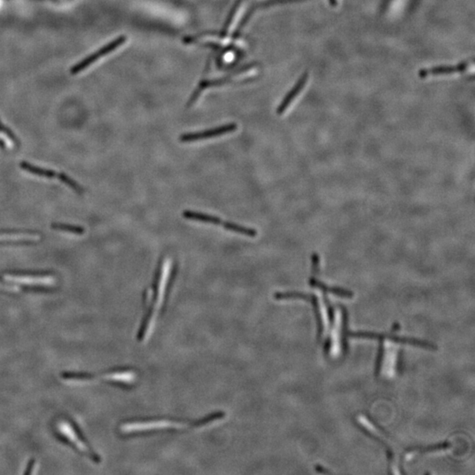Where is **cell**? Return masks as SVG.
Segmentation results:
<instances>
[{"label": "cell", "instance_id": "1", "mask_svg": "<svg viewBox=\"0 0 475 475\" xmlns=\"http://www.w3.org/2000/svg\"><path fill=\"white\" fill-rule=\"evenodd\" d=\"M57 429L61 438L73 445L79 452L83 453L86 456L90 458L96 463L100 462V457L91 449L90 445L87 444L83 435L80 433L79 429L73 425L72 422L66 420H61L57 423Z\"/></svg>", "mask_w": 475, "mask_h": 475}, {"label": "cell", "instance_id": "2", "mask_svg": "<svg viewBox=\"0 0 475 475\" xmlns=\"http://www.w3.org/2000/svg\"><path fill=\"white\" fill-rule=\"evenodd\" d=\"M126 41H127V37L124 35H121L120 37L115 39L112 42L98 49L96 52L92 54L89 57L84 58L83 60L80 61L79 63L74 65L71 70V72L72 74H77L79 72H83L84 70L88 68L91 64H95V62H97L100 58L108 56L110 53L120 48L122 44H124Z\"/></svg>", "mask_w": 475, "mask_h": 475}, {"label": "cell", "instance_id": "3", "mask_svg": "<svg viewBox=\"0 0 475 475\" xmlns=\"http://www.w3.org/2000/svg\"><path fill=\"white\" fill-rule=\"evenodd\" d=\"M50 275L48 272H11L5 273L4 278L8 282L25 283V286H35L50 282Z\"/></svg>", "mask_w": 475, "mask_h": 475}, {"label": "cell", "instance_id": "4", "mask_svg": "<svg viewBox=\"0 0 475 475\" xmlns=\"http://www.w3.org/2000/svg\"><path fill=\"white\" fill-rule=\"evenodd\" d=\"M238 128V125L235 123H229V124L223 125L219 126L217 128H211L202 132H195V133H186L180 136V141L182 143H189V142H196L199 140L209 139L212 138L214 136H222L226 135L228 133L234 132Z\"/></svg>", "mask_w": 475, "mask_h": 475}, {"label": "cell", "instance_id": "5", "mask_svg": "<svg viewBox=\"0 0 475 475\" xmlns=\"http://www.w3.org/2000/svg\"><path fill=\"white\" fill-rule=\"evenodd\" d=\"M309 283L311 286L315 288V289L321 290V291H323V293H331V294L336 295V296L342 297V298H351L354 297V293L351 290H348L346 289H343V288H339V287L328 286L327 284H325L324 283L316 279L315 275H313V276L310 278Z\"/></svg>", "mask_w": 475, "mask_h": 475}, {"label": "cell", "instance_id": "6", "mask_svg": "<svg viewBox=\"0 0 475 475\" xmlns=\"http://www.w3.org/2000/svg\"><path fill=\"white\" fill-rule=\"evenodd\" d=\"M183 218L189 220H195L198 222L206 223V224H211L214 226H222L223 220L219 219V217L216 216L210 215L203 212H197V211H184L182 213Z\"/></svg>", "mask_w": 475, "mask_h": 475}, {"label": "cell", "instance_id": "7", "mask_svg": "<svg viewBox=\"0 0 475 475\" xmlns=\"http://www.w3.org/2000/svg\"><path fill=\"white\" fill-rule=\"evenodd\" d=\"M222 226L226 230L230 231V232H233V233H235V234L245 235V236H247V237H255L257 234H258L257 231L254 230L253 228L243 227V226H240V225H238V224H235V223L229 222V221H223Z\"/></svg>", "mask_w": 475, "mask_h": 475}, {"label": "cell", "instance_id": "8", "mask_svg": "<svg viewBox=\"0 0 475 475\" xmlns=\"http://www.w3.org/2000/svg\"><path fill=\"white\" fill-rule=\"evenodd\" d=\"M20 167L24 171L28 172L29 174H34V175L40 176V177L53 178L56 176V172H54L52 170L38 167V166L32 165L30 163L25 162V161L20 163Z\"/></svg>", "mask_w": 475, "mask_h": 475}, {"label": "cell", "instance_id": "9", "mask_svg": "<svg viewBox=\"0 0 475 475\" xmlns=\"http://www.w3.org/2000/svg\"><path fill=\"white\" fill-rule=\"evenodd\" d=\"M316 295L306 294L303 292H276L274 297L276 300H288V299H301L305 301L312 302Z\"/></svg>", "mask_w": 475, "mask_h": 475}, {"label": "cell", "instance_id": "10", "mask_svg": "<svg viewBox=\"0 0 475 475\" xmlns=\"http://www.w3.org/2000/svg\"><path fill=\"white\" fill-rule=\"evenodd\" d=\"M38 238V234L34 232H24V231H4L0 232V239L1 238H7L9 239H13L16 238Z\"/></svg>", "mask_w": 475, "mask_h": 475}, {"label": "cell", "instance_id": "11", "mask_svg": "<svg viewBox=\"0 0 475 475\" xmlns=\"http://www.w3.org/2000/svg\"><path fill=\"white\" fill-rule=\"evenodd\" d=\"M52 228L54 230L61 231V232H65V233H70V234H79V235L85 233V229L83 227L72 226V225H66V224H53Z\"/></svg>", "mask_w": 475, "mask_h": 475}, {"label": "cell", "instance_id": "12", "mask_svg": "<svg viewBox=\"0 0 475 475\" xmlns=\"http://www.w3.org/2000/svg\"><path fill=\"white\" fill-rule=\"evenodd\" d=\"M451 447V444L448 442L438 444V445H431L428 447H416V448H408L406 450L407 453H411V452H420V453H428V452H436V451H440V450H445Z\"/></svg>", "mask_w": 475, "mask_h": 475}, {"label": "cell", "instance_id": "13", "mask_svg": "<svg viewBox=\"0 0 475 475\" xmlns=\"http://www.w3.org/2000/svg\"><path fill=\"white\" fill-rule=\"evenodd\" d=\"M58 178H59V180H60L63 183L67 185L70 189H72V190L75 191L77 194H79V195L83 194V188H82L78 182H76L74 180H72V178L68 176L67 174L61 173V174L58 175Z\"/></svg>", "mask_w": 475, "mask_h": 475}, {"label": "cell", "instance_id": "14", "mask_svg": "<svg viewBox=\"0 0 475 475\" xmlns=\"http://www.w3.org/2000/svg\"><path fill=\"white\" fill-rule=\"evenodd\" d=\"M392 351H388V356H387V362H386V374L388 375L389 377H392V375L395 372L396 364H397V354L396 351L392 348Z\"/></svg>", "mask_w": 475, "mask_h": 475}, {"label": "cell", "instance_id": "15", "mask_svg": "<svg viewBox=\"0 0 475 475\" xmlns=\"http://www.w3.org/2000/svg\"><path fill=\"white\" fill-rule=\"evenodd\" d=\"M312 268L313 275H316L320 271V257L317 253H313L312 256Z\"/></svg>", "mask_w": 475, "mask_h": 475}, {"label": "cell", "instance_id": "16", "mask_svg": "<svg viewBox=\"0 0 475 475\" xmlns=\"http://www.w3.org/2000/svg\"><path fill=\"white\" fill-rule=\"evenodd\" d=\"M0 131L3 132L4 133L6 136L10 138V139L12 140L14 143H19V140L17 139L15 135L11 132V129H9L7 127H5L4 124H2V122L0 121Z\"/></svg>", "mask_w": 475, "mask_h": 475}, {"label": "cell", "instance_id": "17", "mask_svg": "<svg viewBox=\"0 0 475 475\" xmlns=\"http://www.w3.org/2000/svg\"><path fill=\"white\" fill-rule=\"evenodd\" d=\"M34 467H35V461L34 460H30V462L27 465L26 467V471L24 472V475H31L33 473V470L34 469Z\"/></svg>", "mask_w": 475, "mask_h": 475}, {"label": "cell", "instance_id": "18", "mask_svg": "<svg viewBox=\"0 0 475 475\" xmlns=\"http://www.w3.org/2000/svg\"><path fill=\"white\" fill-rule=\"evenodd\" d=\"M4 143H3V142H1V141H0V147L3 148L4 147Z\"/></svg>", "mask_w": 475, "mask_h": 475}]
</instances>
